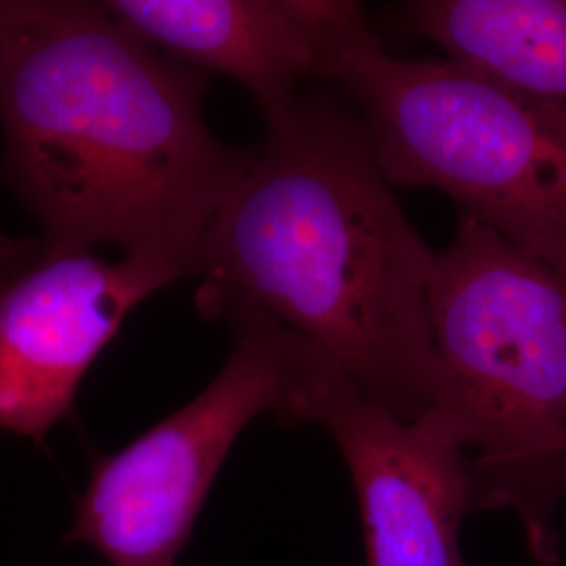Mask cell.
<instances>
[{
	"mask_svg": "<svg viewBox=\"0 0 566 566\" xmlns=\"http://www.w3.org/2000/svg\"><path fill=\"white\" fill-rule=\"evenodd\" d=\"M210 224L206 319H266L319 348L374 403L418 422L441 395L428 296L437 252L407 219L343 93L304 88Z\"/></svg>",
	"mask_w": 566,
	"mask_h": 566,
	"instance_id": "cell-1",
	"label": "cell"
},
{
	"mask_svg": "<svg viewBox=\"0 0 566 566\" xmlns=\"http://www.w3.org/2000/svg\"><path fill=\"white\" fill-rule=\"evenodd\" d=\"M206 88L99 2L21 0L0 39V177L44 238L193 277L256 156L212 135Z\"/></svg>",
	"mask_w": 566,
	"mask_h": 566,
	"instance_id": "cell-2",
	"label": "cell"
},
{
	"mask_svg": "<svg viewBox=\"0 0 566 566\" xmlns=\"http://www.w3.org/2000/svg\"><path fill=\"white\" fill-rule=\"evenodd\" d=\"M441 395L422 424L468 458L472 510L516 514L560 563L566 497V271L460 217L428 296Z\"/></svg>",
	"mask_w": 566,
	"mask_h": 566,
	"instance_id": "cell-3",
	"label": "cell"
},
{
	"mask_svg": "<svg viewBox=\"0 0 566 566\" xmlns=\"http://www.w3.org/2000/svg\"><path fill=\"white\" fill-rule=\"evenodd\" d=\"M322 81L350 103L392 187L437 189L460 217L566 271L565 118L460 61L388 53L359 2Z\"/></svg>",
	"mask_w": 566,
	"mask_h": 566,
	"instance_id": "cell-4",
	"label": "cell"
},
{
	"mask_svg": "<svg viewBox=\"0 0 566 566\" xmlns=\"http://www.w3.org/2000/svg\"><path fill=\"white\" fill-rule=\"evenodd\" d=\"M231 329L223 369L196 399L93 462L65 544L95 549L107 566H177L245 426L263 413L296 424L304 390L329 357L266 319Z\"/></svg>",
	"mask_w": 566,
	"mask_h": 566,
	"instance_id": "cell-5",
	"label": "cell"
},
{
	"mask_svg": "<svg viewBox=\"0 0 566 566\" xmlns=\"http://www.w3.org/2000/svg\"><path fill=\"white\" fill-rule=\"evenodd\" d=\"M177 280L158 264L0 233V428L42 443L133 308Z\"/></svg>",
	"mask_w": 566,
	"mask_h": 566,
	"instance_id": "cell-6",
	"label": "cell"
},
{
	"mask_svg": "<svg viewBox=\"0 0 566 566\" xmlns=\"http://www.w3.org/2000/svg\"><path fill=\"white\" fill-rule=\"evenodd\" d=\"M298 422L322 426L355 486L365 566H465L472 481L460 447L374 403L334 361L304 390Z\"/></svg>",
	"mask_w": 566,
	"mask_h": 566,
	"instance_id": "cell-7",
	"label": "cell"
},
{
	"mask_svg": "<svg viewBox=\"0 0 566 566\" xmlns=\"http://www.w3.org/2000/svg\"><path fill=\"white\" fill-rule=\"evenodd\" d=\"M103 11L168 57L242 84L264 120L322 81L348 0H103Z\"/></svg>",
	"mask_w": 566,
	"mask_h": 566,
	"instance_id": "cell-8",
	"label": "cell"
},
{
	"mask_svg": "<svg viewBox=\"0 0 566 566\" xmlns=\"http://www.w3.org/2000/svg\"><path fill=\"white\" fill-rule=\"evenodd\" d=\"M395 23L566 120V0H416Z\"/></svg>",
	"mask_w": 566,
	"mask_h": 566,
	"instance_id": "cell-9",
	"label": "cell"
},
{
	"mask_svg": "<svg viewBox=\"0 0 566 566\" xmlns=\"http://www.w3.org/2000/svg\"><path fill=\"white\" fill-rule=\"evenodd\" d=\"M20 4L21 0H0V39L4 34V30L9 28V23L18 15Z\"/></svg>",
	"mask_w": 566,
	"mask_h": 566,
	"instance_id": "cell-10",
	"label": "cell"
}]
</instances>
